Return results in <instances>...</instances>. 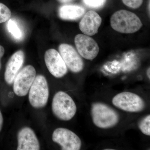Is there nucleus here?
Wrapping results in <instances>:
<instances>
[{"label":"nucleus","mask_w":150,"mask_h":150,"mask_svg":"<svg viewBox=\"0 0 150 150\" xmlns=\"http://www.w3.org/2000/svg\"><path fill=\"white\" fill-rule=\"evenodd\" d=\"M112 29L123 33H133L142 27L141 20L136 14L125 10H121L113 14L110 20Z\"/></svg>","instance_id":"1"},{"label":"nucleus","mask_w":150,"mask_h":150,"mask_svg":"<svg viewBox=\"0 0 150 150\" xmlns=\"http://www.w3.org/2000/svg\"><path fill=\"white\" fill-rule=\"evenodd\" d=\"M91 115L94 124L100 129L112 128L119 121V115L116 111L107 105L101 103H95L92 104Z\"/></svg>","instance_id":"2"},{"label":"nucleus","mask_w":150,"mask_h":150,"mask_svg":"<svg viewBox=\"0 0 150 150\" xmlns=\"http://www.w3.org/2000/svg\"><path fill=\"white\" fill-rule=\"evenodd\" d=\"M52 109L57 118L68 121L75 116L77 107L72 98L64 92L61 91L56 93L53 98Z\"/></svg>","instance_id":"3"},{"label":"nucleus","mask_w":150,"mask_h":150,"mask_svg":"<svg viewBox=\"0 0 150 150\" xmlns=\"http://www.w3.org/2000/svg\"><path fill=\"white\" fill-rule=\"evenodd\" d=\"M49 97V88L46 78L43 75L35 77L29 91V101L35 108L44 107L47 104Z\"/></svg>","instance_id":"4"},{"label":"nucleus","mask_w":150,"mask_h":150,"mask_svg":"<svg viewBox=\"0 0 150 150\" xmlns=\"http://www.w3.org/2000/svg\"><path fill=\"white\" fill-rule=\"evenodd\" d=\"M114 106L129 112H141L144 109V101L139 95L130 92H123L116 95L112 100Z\"/></svg>","instance_id":"5"},{"label":"nucleus","mask_w":150,"mask_h":150,"mask_svg":"<svg viewBox=\"0 0 150 150\" xmlns=\"http://www.w3.org/2000/svg\"><path fill=\"white\" fill-rule=\"evenodd\" d=\"M36 77V71L31 65L25 66L19 72L13 81V90L18 96L27 95Z\"/></svg>","instance_id":"6"},{"label":"nucleus","mask_w":150,"mask_h":150,"mask_svg":"<svg viewBox=\"0 0 150 150\" xmlns=\"http://www.w3.org/2000/svg\"><path fill=\"white\" fill-rule=\"evenodd\" d=\"M52 140L60 145L63 150H79L81 147L79 137L66 128L56 129L52 134Z\"/></svg>","instance_id":"7"},{"label":"nucleus","mask_w":150,"mask_h":150,"mask_svg":"<svg viewBox=\"0 0 150 150\" xmlns=\"http://www.w3.org/2000/svg\"><path fill=\"white\" fill-rule=\"evenodd\" d=\"M75 43L78 52L83 58L92 60L99 53V48L93 38L85 34H78L75 38Z\"/></svg>","instance_id":"8"},{"label":"nucleus","mask_w":150,"mask_h":150,"mask_svg":"<svg viewBox=\"0 0 150 150\" xmlns=\"http://www.w3.org/2000/svg\"><path fill=\"white\" fill-rule=\"evenodd\" d=\"M44 59L48 71L55 77L62 78L67 74L68 68L59 52L55 49L47 50Z\"/></svg>","instance_id":"9"},{"label":"nucleus","mask_w":150,"mask_h":150,"mask_svg":"<svg viewBox=\"0 0 150 150\" xmlns=\"http://www.w3.org/2000/svg\"><path fill=\"white\" fill-rule=\"evenodd\" d=\"M59 54L69 69L75 73L82 71L83 61L73 46L63 43L59 46Z\"/></svg>","instance_id":"10"},{"label":"nucleus","mask_w":150,"mask_h":150,"mask_svg":"<svg viewBox=\"0 0 150 150\" xmlns=\"http://www.w3.org/2000/svg\"><path fill=\"white\" fill-rule=\"evenodd\" d=\"M18 150H39L40 144L35 133L29 127L22 128L18 134Z\"/></svg>","instance_id":"11"},{"label":"nucleus","mask_w":150,"mask_h":150,"mask_svg":"<svg viewBox=\"0 0 150 150\" xmlns=\"http://www.w3.org/2000/svg\"><path fill=\"white\" fill-rule=\"evenodd\" d=\"M101 22L102 19L98 14L94 11H90L84 15L79 26L84 34L92 36L98 33Z\"/></svg>","instance_id":"12"},{"label":"nucleus","mask_w":150,"mask_h":150,"mask_svg":"<svg viewBox=\"0 0 150 150\" xmlns=\"http://www.w3.org/2000/svg\"><path fill=\"white\" fill-rule=\"evenodd\" d=\"M24 61L23 51H18L15 53L8 60L4 74L6 83L8 85L13 83L15 78L21 69Z\"/></svg>","instance_id":"13"},{"label":"nucleus","mask_w":150,"mask_h":150,"mask_svg":"<svg viewBox=\"0 0 150 150\" xmlns=\"http://www.w3.org/2000/svg\"><path fill=\"white\" fill-rule=\"evenodd\" d=\"M85 9L83 7L75 5H66L60 7L59 15L60 18L65 20H76L84 14Z\"/></svg>","instance_id":"14"},{"label":"nucleus","mask_w":150,"mask_h":150,"mask_svg":"<svg viewBox=\"0 0 150 150\" xmlns=\"http://www.w3.org/2000/svg\"><path fill=\"white\" fill-rule=\"evenodd\" d=\"M7 28L9 32L15 38L21 39L23 36L22 33L14 21L10 19L8 23Z\"/></svg>","instance_id":"15"},{"label":"nucleus","mask_w":150,"mask_h":150,"mask_svg":"<svg viewBox=\"0 0 150 150\" xmlns=\"http://www.w3.org/2000/svg\"><path fill=\"white\" fill-rule=\"evenodd\" d=\"M11 16L10 10L5 5L0 3V23L7 21Z\"/></svg>","instance_id":"16"},{"label":"nucleus","mask_w":150,"mask_h":150,"mask_svg":"<svg viewBox=\"0 0 150 150\" xmlns=\"http://www.w3.org/2000/svg\"><path fill=\"white\" fill-rule=\"evenodd\" d=\"M139 128L141 131L145 135L150 136V115H147L139 124Z\"/></svg>","instance_id":"17"},{"label":"nucleus","mask_w":150,"mask_h":150,"mask_svg":"<svg viewBox=\"0 0 150 150\" xmlns=\"http://www.w3.org/2000/svg\"><path fill=\"white\" fill-rule=\"evenodd\" d=\"M84 4L90 8H102L105 4L106 0H83Z\"/></svg>","instance_id":"18"},{"label":"nucleus","mask_w":150,"mask_h":150,"mask_svg":"<svg viewBox=\"0 0 150 150\" xmlns=\"http://www.w3.org/2000/svg\"><path fill=\"white\" fill-rule=\"evenodd\" d=\"M124 4L130 8H139L142 5L143 0H122Z\"/></svg>","instance_id":"19"},{"label":"nucleus","mask_w":150,"mask_h":150,"mask_svg":"<svg viewBox=\"0 0 150 150\" xmlns=\"http://www.w3.org/2000/svg\"><path fill=\"white\" fill-rule=\"evenodd\" d=\"M5 53V49L3 46L0 45V70L1 68V59Z\"/></svg>","instance_id":"20"},{"label":"nucleus","mask_w":150,"mask_h":150,"mask_svg":"<svg viewBox=\"0 0 150 150\" xmlns=\"http://www.w3.org/2000/svg\"><path fill=\"white\" fill-rule=\"evenodd\" d=\"M3 122H4V119H3L2 114L0 110V132L1 131L2 128Z\"/></svg>","instance_id":"21"},{"label":"nucleus","mask_w":150,"mask_h":150,"mask_svg":"<svg viewBox=\"0 0 150 150\" xmlns=\"http://www.w3.org/2000/svg\"><path fill=\"white\" fill-rule=\"evenodd\" d=\"M72 0H58L59 2L62 4H66V3H69Z\"/></svg>","instance_id":"22"},{"label":"nucleus","mask_w":150,"mask_h":150,"mask_svg":"<svg viewBox=\"0 0 150 150\" xmlns=\"http://www.w3.org/2000/svg\"><path fill=\"white\" fill-rule=\"evenodd\" d=\"M150 68H149V69H148L147 71V75L148 77L149 78V79H150Z\"/></svg>","instance_id":"23"},{"label":"nucleus","mask_w":150,"mask_h":150,"mask_svg":"<svg viewBox=\"0 0 150 150\" xmlns=\"http://www.w3.org/2000/svg\"><path fill=\"white\" fill-rule=\"evenodd\" d=\"M150 0H149V4H148V12H149V16H150Z\"/></svg>","instance_id":"24"}]
</instances>
